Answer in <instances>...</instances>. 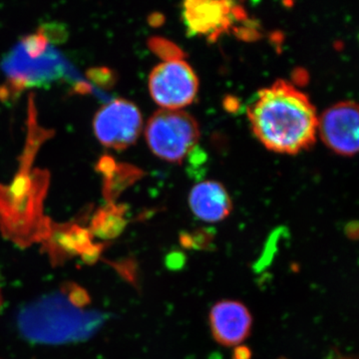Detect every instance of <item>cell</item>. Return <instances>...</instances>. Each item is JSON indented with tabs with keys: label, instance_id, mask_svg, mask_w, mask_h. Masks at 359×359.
Masks as SVG:
<instances>
[{
	"label": "cell",
	"instance_id": "cell-17",
	"mask_svg": "<svg viewBox=\"0 0 359 359\" xmlns=\"http://www.w3.org/2000/svg\"><path fill=\"white\" fill-rule=\"evenodd\" d=\"M39 32L44 35L45 39L50 42H62L65 41L67 32H65V26L61 25H55V23H49L39 28Z\"/></svg>",
	"mask_w": 359,
	"mask_h": 359
},
{
	"label": "cell",
	"instance_id": "cell-10",
	"mask_svg": "<svg viewBox=\"0 0 359 359\" xmlns=\"http://www.w3.org/2000/svg\"><path fill=\"white\" fill-rule=\"evenodd\" d=\"M210 327L214 339L221 346H240L250 334L252 316L243 302L223 299L212 306L209 314Z\"/></svg>",
	"mask_w": 359,
	"mask_h": 359
},
{
	"label": "cell",
	"instance_id": "cell-1",
	"mask_svg": "<svg viewBox=\"0 0 359 359\" xmlns=\"http://www.w3.org/2000/svg\"><path fill=\"white\" fill-rule=\"evenodd\" d=\"M248 116L257 138L273 152L297 154L316 142V108L304 92L289 82L280 80L261 90Z\"/></svg>",
	"mask_w": 359,
	"mask_h": 359
},
{
	"label": "cell",
	"instance_id": "cell-16",
	"mask_svg": "<svg viewBox=\"0 0 359 359\" xmlns=\"http://www.w3.org/2000/svg\"><path fill=\"white\" fill-rule=\"evenodd\" d=\"M87 77L90 81L93 82L100 88L110 89L114 86L116 79L115 73L109 68L95 67L87 71Z\"/></svg>",
	"mask_w": 359,
	"mask_h": 359
},
{
	"label": "cell",
	"instance_id": "cell-3",
	"mask_svg": "<svg viewBox=\"0 0 359 359\" xmlns=\"http://www.w3.org/2000/svg\"><path fill=\"white\" fill-rule=\"evenodd\" d=\"M106 320L105 313L75 308L59 292L23 306L18 316V327L30 341L65 344L91 339Z\"/></svg>",
	"mask_w": 359,
	"mask_h": 359
},
{
	"label": "cell",
	"instance_id": "cell-14",
	"mask_svg": "<svg viewBox=\"0 0 359 359\" xmlns=\"http://www.w3.org/2000/svg\"><path fill=\"white\" fill-rule=\"evenodd\" d=\"M127 211L126 205L117 203H106L99 208L89 221L92 237L103 243L119 238L128 226Z\"/></svg>",
	"mask_w": 359,
	"mask_h": 359
},
{
	"label": "cell",
	"instance_id": "cell-9",
	"mask_svg": "<svg viewBox=\"0 0 359 359\" xmlns=\"http://www.w3.org/2000/svg\"><path fill=\"white\" fill-rule=\"evenodd\" d=\"M93 240L88 226L79 222L56 223L51 219L48 231L39 245L51 266L58 268L70 259L81 256L93 244Z\"/></svg>",
	"mask_w": 359,
	"mask_h": 359
},
{
	"label": "cell",
	"instance_id": "cell-2",
	"mask_svg": "<svg viewBox=\"0 0 359 359\" xmlns=\"http://www.w3.org/2000/svg\"><path fill=\"white\" fill-rule=\"evenodd\" d=\"M49 179L47 170L20 167L9 185L0 184V233L20 249L39 245L48 231L44 201Z\"/></svg>",
	"mask_w": 359,
	"mask_h": 359
},
{
	"label": "cell",
	"instance_id": "cell-18",
	"mask_svg": "<svg viewBox=\"0 0 359 359\" xmlns=\"http://www.w3.org/2000/svg\"><path fill=\"white\" fill-rule=\"evenodd\" d=\"M108 243L98 242L93 243L89 248L82 252L81 257L82 262L85 264H95L97 262L100 261L102 257L104 250L107 247Z\"/></svg>",
	"mask_w": 359,
	"mask_h": 359
},
{
	"label": "cell",
	"instance_id": "cell-11",
	"mask_svg": "<svg viewBox=\"0 0 359 359\" xmlns=\"http://www.w3.org/2000/svg\"><path fill=\"white\" fill-rule=\"evenodd\" d=\"M240 8L230 1H187L184 20L189 32L210 39H217L228 29L238 16Z\"/></svg>",
	"mask_w": 359,
	"mask_h": 359
},
{
	"label": "cell",
	"instance_id": "cell-7",
	"mask_svg": "<svg viewBox=\"0 0 359 359\" xmlns=\"http://www.w3.org/2000/svg\"><path fill=\"white\" fill-rule=\"evenodd\" d=\"M97 139L108 148L124 150L140 136L143 119L140 110L125 99H115L96 113L93 122Z\"/></svg>",
	"mask_w": 359,
	"mask_h": 359
},
{
	"label": "cell",
	"instance_id": "cell-5",
	"mask_svg": "<svg viewBox=\"0 0 359 359\" xmlns=\"http://www.w3.org/2000/svg\"><path fill=\"white\" fill-rule=\"evenodd\" d=\"M149 147L168 162L178 163L192 152L199 140V125L182 110L161 109L150 118L145 130Z\"/></svg>",
	"mask_w": 359,
	"mask_h": 359
},
{
	"label": "cell",
	"instance_id": "cell-19",
	"mask_svg": "<svg viewBox=\"0 0 359 359\" xmlns=\"http://www.w3.org/2000/svg\"><path fill=\"white\" fill-rule=\"evenodd\" d=\"M2 304H4V297H2L1 290H0V311H1Z\"/></svg>",
	"mask_w": 359,
	"mask_h": 359
},
{
	"label": "cell",
	"instance_id": "cell-13",
	"mask_svg": "<svg viewBox=\"0 0 359 359\" xmlns=\"http://www.w3.org/2000/svg\"><path fill=\"white\" fill-rule=\"evenodd\" d=\"M103 175V196L106 203H116L128 187L140 179L143 172L125 163H116L114 158L104 155L96 166Z\"/></svg>",
	"mask_w": 359,
	"mask_h": 359
},
{
	"label": "cell",
	"instance_id": "cell-20",
	"mask_svg": "<svg viewBox=\"0 0 359 359\" xmlns=\"http://www.w3.org/2000/svg\"><path fill=\"white\" fill-rule=\"evenodd\" d=\"M278 359H287V358H278Z\"/></svg>",
	"mask_w": 359,
	"mask_h": 359
},
{
	"label": "cell",
	"instance_id": "cell-15",
	"mask_svg": "<svg viewBox=\"0 0 359 359\" xmlns=\"http://www.w3.org/2000/svg\"><path fill=\"white\" fill-rule=\"evenodd\" d=\"M60 292L75 308L85 309L91 304V297H90L89 292L76 283H65L61 287Z\"/></svg>",
	"mask_w": 359,
	"mask_h": 359
},
{
	"label": "cell",
	"instance_id": "cell-4",
	"mask_svg": "<svg viewBox=\"0 0 359 359\" xmlns=\"http://www.w3.org/2000/svg\"><path fill=\"white\" fill-rule=\"evenodd\" d=\"M0 66L8 78L9 87L15 92L26 87L42 86L67 76L82 81L67 59L51 45L41 55L29 56L18 43L8 52Z\"/></svg>",
	"mask_w": 359,
	"mask_h": 359
},
{
	"label": "cell",
	"instance_id": "cell-8",
	"mask_svg": "<svg viewBox=\"0 0 359 359\" xmlns=\"http://www.w3.org/2000/svg\"><path fill=\"white\" fill-rule=\"evenodd\" d=\"M358 107L351 101L335 104L318 120V133L330 150L342 156L358 151Z\"/></svg>",
	"mask_w": 359,
	"mask_h": 359
},
{
	"label": "cell",
	"instance_id": "cell-6",
	"mask_svg": "<svg viewBox=\"0 0 359 359\" xmlns=\"http://www.w3.org/2000/svg\"><path fill=\"white\" fill-rule=\"evenodd\" d=\"M199 81L192 67L181 59H168L156 66L149 78L153 100L162 109L181 110L195 100Z\"/></svg>",
	"mask_w": 359,
	"mask_h": 359
},
{
	"label": "cell",
	"instance_id": "cell-12",
	"mask_svg": "<svg viewBox=\"0 0 359 359\" xmlns=\"http://www.w3.org/2000/svg\"><path fill=\"white\" fill-rule=\"evenodd\" d=\"M189 205L193 214L205 223H219L230 216L233 204L228 191L222 184L205 181L191 191Z\"/></svg>",
	"mask_w": 359,
	"mask_h": 359
}]
</instances>
